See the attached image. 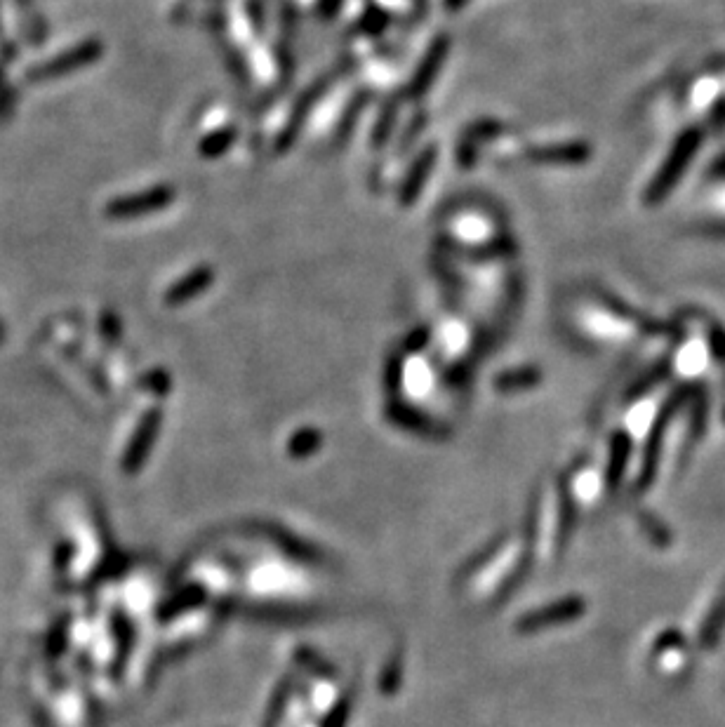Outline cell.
Segmentation results:
<instances>
[{"label": "cell", "mask_w": 725, "mask_h": 727, "mask_svg": "<svg viewBox=\"0 0 725 727\" xmlns=\"http://www.w3.org/2000/svg\"><path fill=\"white\" fill-rule=\"evenodd\" d=\"M467 3L469 0H443V8L448 12H460Z\"/></svg>", "instance_id": "obj_19"}, {"label": "cell", "mask_w": 725, "mask_h": 727, "mask_svg": "<svg viewBox=\"0 0 725 727\" xmlns=\"http://www.w3.org/2000/svg\"><path fill=\"white\" fill-rule=\"evenodd\" d=\"M436 158H438V149L434 144L427 146L422 153H419L415 163H412V168L408 170V175H405L401 189H398V205L401 208H410L415 200L422 196L424 191V184H427V179L431 177V170H434L436 165Z\"/></svg>", "instance_id": "obj_4"}, {"label": "cell", "mask_w": 725, "mask_h": 727, "mask_svg": "<svg viewBox=\"0 0 725 727\" xmlns=\"http://www.w3.org/2000/svg\"><path fill=\"white\" fill-rule=\"evenodd\" d=\"M540 382V372L532 368H521V370H507L497 377V389L502 391H516L523 389V386H532Z\"/></svg>", "instance_id": "obj_9"}, {"label": "cell", "mask_w": 725, "mask_h": 727, "mask_svg": "<svg viewBox=\"0 0 725 727\" xmlns=\"http://www.w3.org/2000/svg\"><path fill=\"white\" fill-rule=\"evenodd\" d=\"M212 283H215V271H212L210 266H198V269L186 273L179 283H175L168 292H165V304L182 306L186 302H191V299L203 295Z\"/></svg>", "instance_id": "obj_5"}, {"label": "cell", "mask_w": 725, "mask_h": 727, "mask_svg": "<svg viewBox=\"0 0 725 727\" xmlns=\"http://www.w3.org/2000/svg\"><path fill=\"white\" fill-rule=\"evenodd\" d=\"M502 132H504V125L497 123V120H478V123L469 125V128L464 130V137L471 139V142L481 144V142H485V139L500 137Z\"/></svg>", "instance_id": "obj_11"}, {"label": "cell", "mask_w": 725, "mask_h": 727, "mask_svg": "<svg viewBox=\"0 0 725 727\" xmlns=\"http://www.w3.org/2000/svg\"><path fill=\"white\" fill-rule=\"evenodd\" d=\"M427 120H429V116H427V113H424V111H419V113H417V116L410 120V123H408V128H405V132H403V135H401V142H398V153L408 151V149H410V146L417 142V137H419V135H422L424 125H427Z\"/></svg>", "instance_id": "obj_12"}, {"label": "cell", "mask_w": 725, "mask_h": 727, "mask_svg": "<svg viewBox=\"0 0 725 727\" xmlns=\"http://www.w3.org/2000/svg\"><path fill=\"white\" fill-rule=\"evenodd\" d=\"M177 193L168 189V186H158V189L137 193V196H125L113 200L109 205V215L111 217H139V215H149V212L156 210H165L168 205L175 200Z\"/></svg>", "instance_id": "obj_3"}, {"label": "cell", "mask_w": 725, "mask_h": 727, "mask_svg": "<svg viewBox=\"0 0 725 727\" xmlns=\"http://www.w3.org/2000/svg\"><path fill=\"white\" fill-rule=\"evenodd\" d=\"M389 26V12L377 8V5H370L368 10H365V15L361 17V22L356 24V31L361 33H370V36H379L384 29Z\"/></svg>", "instance_id": "obj_10"}, {"label": "cell", "mask_w": 725, "mask_h": 727, "mask_svg": "<svg viewBox=\"0 0 725 727\" xmlns=\"http://www.w3.org/2000/svg\"><path fill=\"white\" fill-rule=\"evenodd\" d=\"M528 156L537 163H572V160L587 158L584 146L577 144H561V146H537Z\"/></svg>", "instance_id": "obj_6"}, {"label": "cell", "mask_w": 725, "mask_h": 727, "mask_svg": "<svg viewBox=\"0 0 725 727\" xmlns=\"http://www.w3.org/2000/svg\"><path fill=\"white\" fill-rule=\"evenodd\" d=\"M455 158H457V163H460L464 170H471L476 165V160H478V144L471 142V139H467V137H462L460 149H457Z\"/></svg>", "instance_id": "obj_14"}, {"label": "cell", "mask_w": 725, "mask_h": 727, "mask_svg": "<svg viewBox=\"0 0 725 727\" xmlns=\"http://www.w3.org/2000/svg\"><path fill=\"white\" fill-rule=\"evenodd\" d=\"M339 76H342V69H335V71L325 73V76L318 78L316 83H311L309 88L304 90L302 95H299L295 106H292V113H290L288 123H285V128L281 130V135H278V139H276V153H285V151L292 149V144L297 142L299 132H302L304 120L309 118L311 109H314L318 99H321L325 92L332 88V83H335Z\"/></svg>", "instance_id": "obj_1"}, {"label": "cell", "mask_w": 725, "mask_h": 727, "mask_svg": "<svg viewBox=\"0 0 725 727\" xmlns=\"http://www.w3.org/2000/svg\"><path fill=\"white\" fill-rule=\"evenodd\" d=\"M368 99H370V92L365 90V95H358V97L354 99V102L349 104V109H347V113H344L342 123H339V130H337V135H339V137L349 135L351 128H354V123H356L358 113H361V111H363V106L368 104Z\"/></svg>", "instance_id": "obj_13"}, {"label": "cell", "mask_w": 725, "mask_h": 727, "mask_svg": "<svg viewBox=\"0 0 725 727\" xmlns=\"http://www.w3.org/2000/svg\"><path fill=\"white\" fill-rule=\"evenodd\" d=\"M448 52H450V38L441 33V36L434 38V43L429 45L427 55H424L422 62H419L415 76H412L408 88H405V97L417 102V99L427 95L431 85H434V80L438 78V73H441L445 59H448Z\"/></svg>", "instance_id": "obj_2"}, {"label": "cell", "mask_w": 725, "mask_h": 727, "mask_svg": "<svg viewBox=\"0 0 725 727\" xmlns=\"http://www.w3.org/2000/svg\"><path fill=\"white\" fill-rule=\"evenodd\" d=\"M344 0H318L316 3V12L321 19H335L342 10Z\"/></svg>", "instance_id": "obj_18"}, {"label": "cell", "mask_w": 725, "mask_h": 727, "mask_svg": "<svg viewBox=\"0 0 725 727\" xmlns=\"http://www.w3.org/2000/svg\"><path fill=\"white\" fill-rule=\"evenodd\" d=\"M236 139H238V130L234 128V125H226V128L212 132V135L205 137L201 146H198V151H201V156L208 160L219 158L231 149V144H234Z\"/></svg>", "instance_id": "obj_7"}, {"label": "cell", "mask_w": 725, "mask_h": 727, "mask_svg": "<svg viewBox=\"0 0 725 727\" xmlns=\"http://www.w3.org/2000/svg\"><path fill=\"white\" fill-rule=\"evenodd\" d=\"M429 339H431V332H429V328H417V330H412V332H410V337L405 339V351H410V353L422 351L424 346L429 344Z\"/></svg>", "instance_id": "obj_16"}, {"label": "cell", "mask_w": 725, "mask_h": 727, "mask_svg": "<svg viewBox=\"0 0 725 727\" xmlns=\"http://www.w3.org/2000/svg\"><path fill=\"white\" fill-rule=\"evenodd\" d=\"M396 116H398V97H391L387 99V104H384L382 116H379L375 130H372V146H375V149L389 142L391 132L396 128Z\"/></svg>", "instance_id": "obj_8"}, {"label": "cell", "mask_w": 725, "mask_h": 727, "mask_svg": "<svg viewBox=\"0 0 725 727\" xmlns=\"http://www.w3.org/2000/svg\"><path fill=\"white\" fill-rule=\"evenodd\" d=\"M245 12L257 31L264 29V5L262 0H245Z\"/></svg>", "instance_id": "obj_17"}, {"label": "cell", "mask_w": 725, "mask_h": 727, "mask_svg": "<svg viewBox=\"0 0 725 727\" xmlns=\"http://www.w3.org/2000/svg\"><path fill=\"white\" fill-rule=\"evenodd\" d=\"M401 384H403V358L394 353L387 363V386L391 391H396L401 389Z\"/></svg>", "instance_id": "obj_15"}]
</instances>
